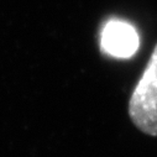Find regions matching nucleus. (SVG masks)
Instances as JSON below:
<instances>
[{"instance_id":"2","label":"nucleus","mask_w":157,"mask_h":157,"mask_svg":"<svg viewBox=\"0 0 157 157\" xmlns=\"http://www.w3.org/2000/svg\"><path fill=\"white\" fill-rule=\"evenodd\" d=\"M139 47L136 30L119 20L109 21L101 32V48L104 52L119 58L132 56Z\"/></svg>"},{"instance_id":"1","label":"nucleus","mask_w":157,"mask_h":157,"mask_svg":"<svg viewBox=\"0 0 157 157\" xmlns=\"http://www.w3.org/2000/svg\"><path fill=\"white\" fill-rule=\"evenodd\" d=\"M128 113L136 129L147 136H157V44L131 93Z\"/></svg>"}]
</instances>
